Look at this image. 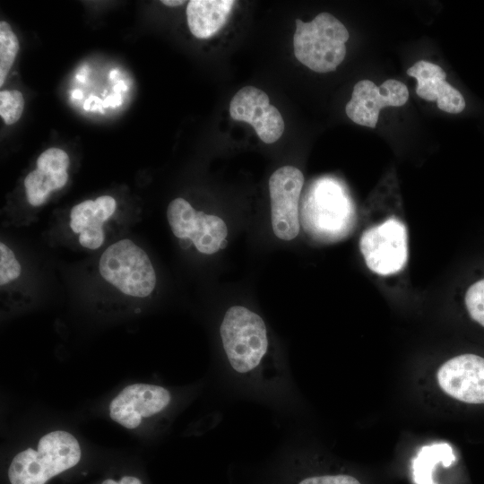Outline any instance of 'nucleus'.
<instances>
[{
  "mask_svg": "<svg viewBox=\"0 0 484 484\" xmlns=\"http://www.w3.org/2000/svg\"><path fill=\"white\" fill-rule=\"evenodd\" d=\"M222 348L230 371L245 383L267 392L282 390L288 370L272 353L263 318L246 307L233 306L220 326Z\"/></svg>",
  "mask_w": 484,
  "mask_h": 484,
  "instance_id": "1",
  "label": "nucleus"
},
{
  "mask_svg": "<svg viewBox=\"0 0 484 484\" xmlns=\"http://www.w3.org/2000/svg\"><path fill=\"white\" fill-rule=\"evenodd\" d=\"M83 457L76 435L65 428H52L17 450L6 468L9 484H49L75 468Z\"/></svg>",
  "mask_w": 484,
  "mask_h": 484,
  "instance_id": "2",
  "label": "nucleus"
},
{
  "mask_svg": "<svg viewBox=\"0 0 484 484\" xmlns=\"http://www.w3.org/2000/svg\"><path fill=\"white\" fill-rule=\"evenodd\" d=\"M349 37L344 24L329 13H321L309 22L296 19L295 56L314 72L334 71L346 56Z\"/></svg>",
  "mask_w": 484,
  "mask_h": 484,
  "instance_id": "3",
  "label": "nucleus"
},
{
  "mask_svg": "<svg viewBox=\"0 0 484 484\" xmlns=\"http://www.w3.org/2000/svg\"><path fill=\"white\" fill-rule=\"evenodd\" d=\"M102 279L122 294L143 298L154 290L157 279L147 253L128 238L107 247L99 260Z\"/></svg>",
  "mask_w": 484,
  "mask_h": 484,
  "instance_id": "4",
  "label": "nucleus"
},
{
  "mask_svg": "<svg viewBox=\"0 0 484 484\" xmlns=\"http://www.w3.org/2000/svg\"><path fill=\"white\" fill-rule=\"evenodd\" d=\"M304 224L319 238H342L352 228L355 217L350 200L332 180H321L312 188L303 208Z\"/></svg>",
  "mask_w": 484,
  "mask_h": 484,
  "instance_id": "5",
  "label": "nucleus"
},
{
  "mask_svg": "<svg viewBox=\"0 0 484 484\" xmlns=\"http://www.w3.org/2000/svg\"><path fill=\"white\" fill-rule=\"evenodd\" d=\"M173 404L168 388L150 383H133L109 401L108 417L128 430H140L161 418Z\"/></svg>",
  "mask_w": 484,
  "mask_h": 484,
  "instance_id": "6",
  "label": "nucleus"
},
{
  "mask_svg": "<svg viewBox=\"0 0 484 484\" xmlns=\"http://www.w3.org/2000/svg\"><path fill=\"white\" fill-rule=\"evenodd\" d=\"M367 266L380 275L400 272L408 260V233L399 219L391 217L365 230L359 240Z\"/></svg>",
  "mask_w": 484,
  "mask_h": 484,
  "instance_id": "7",
  "label": "nucleus"
},
{
  "mask_svg": "<svg viewBox=\"0 0 484 484\" xmlns=\"http://www.w3.org/2000/svg\"><path fill=\"white\" fill-rule=\"evenodd\" d=\"M167 219L175 237L189 240L202 254L216 253L228 234L227 226L220 217L195 211L184 198H175L169 203Z\"/></svg>",
  "mask_w": 484,
  "mask_h": 484,
  "instance_id": "8",
  "label": "nucleus"
},
{
  "mask_svg": "<svg viewBox=\"0 0 484 484\" xmlns=\"http://www.w3.org/2000/svg\"><path fill=\"white\" fill-rule=\"evenodd\" d=\"M303 185V173L292 166L281 167L270 177L272 227L280 239L289 241L298 234V200Z\"/></svg>",
  "mask_w": 484,
  "mask_h": 484,
  "instance_id": "9",
  "label": "nucleus"
},
{
  "mask_svg": "<svg viewBox=\"0 0 484 484\" xmlns=\"http://www.w3.org/2000/svg\"><path fill=\"white\" fill-rule=\"evenodd\" d=\"M408 99V88L400 81L388 79L377 86L370 80H361L354 85L345 112L354 123L375 128L383 108L401 107Z\"/></svg>",
  "mask_w": 484,
  "mask_h": 484,
  "instance_id": "10",
  "label": "nucleus"
},
{
  "mask_svg": "<svg viewBox=\"0 0 484 484\" xmlns=\"http://www.w3.org/2000/svg\"><path fill=\"white\" fill-rule=\"evenodd\" d=\"M229 115L233 120L251 125L265 143L276 142L284 131L280 111L270 104L264 91L253 86H246L234 95L229 103Z\"/></svg>",
  "mask_w": 484,
  "mask_h": 484,
  "instance_id": "11",
  "label": "nucleus"
},
{
  "mask_svg": "<svg viewBox=\"0 0 484 484\" xmlns=\"http://www.w3.org/2000/svg\"><path fill=\"white\" fill-rule=\"evenodd\" d=\"M440 388L458 401L484 404V358L462 354L450 359L437 370Z\"/></svg>",
  "mask_w": 484,
  "mask_h": 484,
  "instance_id": "12",
  "label": "nucleus"
},
{
  "mask_svg": "<svg viewBox=\"0 0 484 484\" xmlns=\"http://www.w3.org/2000/svg\"><path fill=\"white\" fill-rule=\"evenodd\" d=\"M69 165V156L64 150L51 147L44 151L37 159V168L24 179L28 203L40 206L53 191L63 188L68 181Z\"/></svg>",
  "mask_w": 484,
  "mask_h": 484,
  "instance_id": "13",
  "label": "nucleus"
},
{
  "mask_svg": "<svg viewBox=\"0 0 484 484\" xmlns=\"http://www.w3.org/2000/svg\"><path fill=\"white\" fill-rule=\"evenodd\" d=\"M117 201L110 195H101L95 200H84L70 211L69 226L78 234L79 243L84 248L95 250L105 240L104 224L115 213Z\"/></svg>",
  "mask_w": 484,
  "mask_h": 484,
  "instance_id": "14",
  "label": "nucleus"
},
{
  "mask_svg": "<svg viewBox=\"0 0 484 484\" xmlns=\"http://www.w3.org/2000/svg\"><path fill=\"white\" fill-rule=\"evenodd\" d=\"M408 75L417 80V95L428 101H436L442 111L461 113L465 108L462 93L445 81L446 73L437 65L419 60L407 70Z\"/></svg>",
  "mask_w": 484,
  "mask_h": 484,
  "instance_id": "15",
  "label": "nucleus"
},
{
  "mask_svg": "<svg viewBox=\"0 0 484 484\" xmlns=\"http://www.w3.org/2000/svg\"><path fill=\"white\" fill-rule=\"evenodd\" d=\"M233 0H191L186 7L190 32L197 39L214 36L226 24L235 4Z\"/></svg>",
  "mask_w": 484,
  "mask_h": 484,
  "instance_id": "16",
  "label": "nucleus"
},
{
  "mask_svg": "<svg viewBox=\"0 0 484 484\" xmlns=\"http://www.w3.org/2000/svg\"><path fill=\"white\" fill-rule=\"evenodd\" d=\"M455 461L453 448L447 443L425 445L412 460V475L415 484H436L433 472L437 465L451 466Z\"/></svg>",
  "mask_w": 484,
  "mask_h": 484,
  "instance_id": "17",
  "label": "nucleus"
},
{
  "mask_svg": "<svg viewBox=\"0 0 484 484\" xmlns=\"http://www.w3.org/2000/svg\"><path fill=\"white\" fill-rule=\"evenodd\" d=\"M19 51V40L10 24L0 22V86L2 87L15 61Z\"/></svg>",
  "mask_w": 484,
  "mask_h": 484,
  "instance_id": "18",
  "label": "nucleus"
},
{
  "mask_svg": "<svg viewBox=\"0 0 484 484\" xmlns=\"http://www.w3.org/2000/svg\"><path fill=\"white\" fill-rule=\"evenodd\" d=\"M24 98L18 90L0 91V116L6 125L15 124L24 109Z\"/></svg>",
  "mask_w": 484,
  "mask_h": 484,
  "instance_id": "19",
  "label": "nucleus"
},
{
  "mask_svg": "<svg viewBox=\"0 0 484 484\" xmlns=\"http://www.w3.org/2000/svg\"><path fill=\"white\" fill-rule=\"evenodd\" d=\"M22 266L13 251L3 241L0 243V285L1 288L17 280Z\"/></svg>",
  "mask_w": 484,
  "mask_h": 484,
  "instance_id": "20",
  "label": "nucleus"
},
{
  "mask_svg": "<svg viewBox=\"0 0 484 484\" xmlns=\"http://www.w3.org/2000/svg\"><path fill=\"white\" fill-rule=\"evenodd\" d=\"M464 301L470 316L484 327V279L469 287Z\"/></svg>",
  "mask_w": 484,
  "mask_h": 484,
  "instance_id": "21",
  "label": "nucleus"
},
{
  "mask_svg": "<svg viewBox=\"0 0 484 484\" xmlns=\"http://www.w3.org/2000/svg\"><path fill=\"white\" fill-rule=\"evenodd\" d=\"M298 484H361L356 478L347 474L308 476Z\"/></svg>",
  "mask_w": 484,
  "mask_h": 484,
  "instance_id": "22",
  "label": "nucleus"
},
{
  "mask_svg": "<svg viewBox=\"0 0 484 484\" xmlns=\"http://www.w3.org/2000/svg\"><path fill=\"white\" fill-rule=\"evenodd\" d=\"M99 484H148L143 478L134 474H119L108 477Z\"/></svg>",
  "mask_w": 484,
  "mask_h": 484,
  "instance_id": "23",
  "label": "nucleus"
},
{
  "mask_svg": "<svg viewBox=\"0 0 484 484\" xmlns=\"http://www.w3.org/2000/svg\"><path fill=\"white\" fill-rule=\"evenodd\" d=\"M186 3V1H183V0H162L161 1V4L167 5V6H171V7H176V6H179V5H182Z\"/></svg>",
  "mask_w": 484,
  "mask_h": 484,
  "instance_id": "24",
  "label": "nucleus"
},
{
  "mask_svg": "<svg viewBox=\"0 0 484 484\" xmlns=\"http://www.w3.org/2000/svg\"><path fill=\"white\" fill-rule=\"evenodd\" d=\"M227 244H228V241L225 239H223L220 243V249H224L226 246H227Z\"/></svg>",
  "mask_w": 484,
  "mask_h": 484,
  "instance_id": "25",
  "label": "nucleus"
}]
</instances>
